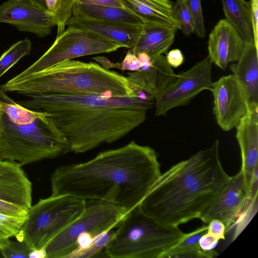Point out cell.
<instances>
[{"label": "cell", "instance_id": "obj_28", "mask_svg": "<svg viewBox=\"0 0 258 258\" xmlns=\"http://www.w3.org/2000/svg\"><path fill=\"white\" fill-rule=\"evenodd\" d=\"M25 217L12 216L0 213V249L10 237L15 236L19 233Z\"/></svg>", "mask_w": 258, "mask_h": 258}, {"label": "cell", "instance_id": "obj_1", "mask_svg": "<svg viewBox=\"0 0 258 258\" xmlns=\"http://www.w3.org/2000/svg\"><path fill=\"white\" fill-rule=\"evenodd\" d=\"M161 174L155 151L132 141L87 162L57 167L50 177L51 196L104 201L128 212L141 203Z\"/></svg>", "mask_w": 258, "mask_h": 258}, {"label": "cell", "instance_id": "obj_18", "mask_svg": "<svg viewBox=\"0 0 258 258\" xmlns=\"http://www.w3.org/2000/svg\"><path fill=\"white\" fill-rule=\"evenodd\" d=\"M127 74L126 79L133 90L143 91L154 99L174 81L176 76L163 54L153 59L147 69Z\"/></svg>", "mask_w": 258, "mask_h": 258}, {"label": "cell", "instance_id": "obj_20", "mask_svg": "<svg viewBox=\"0 0 258 258\" xmlns=\"http://www.w3.org/2000/svg\"><path fill=\"white\" fill-rule=\"evenodd\" d=\"M178 27L175 25L144 24L137 42L131 50L137 55L145 52L151 60L167 52Z\"/></svg>", "mask_w": 258, "mask_h": 258}, {"label": "cell", "instance_id": "obj_27", "mask_svg": "<svg viewBox=\"0 0 258 258\" xmlns=\"http://www.w3.org/2000/svg\"><path fill=\"white\" fill-rule=\"evenodd\" d=\"M172 15L184 35L187 36L194 32V25L185 0H177L173 3Z\"/></svg>", "mask_w": 258, "mask_h": 258}, {"label": "cell", "instance_id": "obj_30", "mask_svg": "<svg viewBox=\"0 0 258 258\" xmlns=\"http://www.w3.org/2000/svg\"><path fill=\"white\" fill-rule=\"evenodd\" d=\"M115 231L112 229L101 233L95 236L91 246L87 249L79 253L76 258L94 257L98 256L100 252L104 248L112 238Z\"/></svg>", "mask_w": 258, "mask_h": 258}, {"label": "cell", "instance_id": "obj_38", "mask_svg": "<svg viewBox=\"0 0 258 258\" xmlns=\"http://www.w3.org/2000/svg\"><path fill=\"white\" fill-rule=\"evenodd\" d=\"M81 4L100 5L123 8L119 0H75Z\"/></svg>", "mask_w": 258, "mask_h": 258}, {"label": "cell", "instance_id": "obj_16", "mask_svg": "<svg viewBox=\"0 0 258 258\" xmlns=\"http://www.w3.org/2000/svg\"><path fill=\"white\" fill-rule=\"evenodd\" d=\"M32 183L18 162L0 159V200L29 209Z\"/></svg>", "mask_w": 258, "mask_h": 258}, {"label": "cell", "instance_id": "obj_23", "mask_svg": "<svg viewBox=\"0 0 258 258\" xmlns=\"http://www.w3.org/2000/svg\"><path fill=\"white\" fill-rule=\"evenodd\" d=\"M227 19L238 31L244 42L254 43L250 2L221 0Z\"/></svg>", "mask_w": 258, "mask_h": 258}, {"label": "cell", "instance_id": "obj_22", "mask_svg": "<svg viewBox=\"0 0 258 258\" xmlns=\"http://www.w3.org/2000/svg\"><path fill=\"white\" fill-rule=\"evenodd\" d=\"M73 16L142 26L143 22L123 8L75 2Z\"/></svg>", "mask_w": 258, "mask_h": 258}, {"label": "cell", "instance_id": "obj_33", "mask_svg": "<svg viewBox=\"0 0 258 258\" xmlns=\"http://www.w3.org/2000/svg\"><path fill=\"white\" fill-rule=\"evenodd\" d=\"M28 209L0 200V213L15 217H25Z\"/></svg>", "mask_w": 258, "mask_h": 258}, {"label": "cell", "instance_id": "obj_15", "mask_svg": "<svg viewBox=\"0 0 258 258\" xmlns=\"http://www.w3.org/2000/svg\"><path fill=\"white\" fill-rule=\"evenodd\" d=\"M258 108H248L247 113L236 126V138L241 159V171L247 193L251 179L258 166Z\"/></svg>", "mask_w": 258, "mask_h": 258}, {"label": "cell", "instance_id": "obj_32", "mask_svg": "<svg viewBox=\"0 0 258 258\" xmlns=\"http://www.w3.org/2000/svg\"><path fill=\"white\" fill-rule=\"evenodd\" d=\"M30 250L25 242L17 240L12 241L9 239L0 249L2 254L5 258H28Z\"/></svg>", "mask_w": 258, "mask_h": 258}, {"label": "cell", "instance_id": "obj_37", "mask_svg": "<svg viewBox=\"0 0 258 258\" xmlns=\"http://www.w3.org/2000/svg\"><path fill=\"white\" fill-rule=\"evenodd\" d=\"M254 44L258 48V0L250 1Z\"/></svg>", "mask_w": 258, "mask_h": 258}, {"label": "cell", "instance_id": "obj_34", "mask_svg": "<svg viewBox=\"0 0 258 258\" xmlns=\"http://www.w3.org/2000/svg\"><path fill=\"white\" fill-rule=\"evenodd\" d=\"M226 228L224 224L220 220L213 219L208 225V233L214 236L219 240L225 239Z\"/></svg>", "mask_w": 258, "mask_h": 258}, {"label": "cell", "instance_id": "obj_5", "mask_svg": "<svg viewBox=\"0 0 258 258\" xmlns=\"http://www.w3.org/2000/svg\"><path fill=\"white\" fill-rule=\"evenodd\" d=\"M5 92L89 94L110 97L134 96L140 91L126 77L95 62L68 59L16 83L1 85Z\"/></svg>", "mask_w": 258, "mask_h": 258}, {"label": "cell", "instance_id": "obj_35", "mask_svg": "<svg viewBox=\"0 0 258 258\" xmlns=\"http://www.w3.org/2000/svg\"><path fill=\"white\" fill-rule=\"evenodd\" d=\"M166 59L168 64L172 68H177L181 66L184 61L182 52L178 49H174L168 52Z\"/></svg>", "mask_w": 258, "mask_h": 258}, {"label": "cell", "instance_id": "obj_40", "mask_svg": "<svg viewBox=\"0 0 258 258\" xmlns=\"http://www.w3.org/2000/svg\"><path fill=\"white\" fill-rule=\"evenodd\" d=\"M141 63L149 62L152 61L151 57L145 52H140L137 55Z\"/></svg>", "mask_w": 258, "mask_h": 258}, {"label": "cell", "instance_id": "obj_6", "mask_svg": "<svg viewBox=\"0 0 258 258\" xmlns=\"http://www.w3.org/2000/svg\"><path fill=\"white\" fill-rule=\"evenodd\" d=\"M104 248L111 258H161L183 237L178 227L145 213L140 204L126 213Z\"/></svg>", "mask_w": 258, "mask_h": 258}, {"label": "cell", "instance_id": "obj_12", "mask_svg": "<svg viewBox=\"0 0 258 258\" xmlns=\"http://www.w3.org/2000/svg\"><path fill=\"white\" fill-rule=\"evenodd\" d=\"M0 22L39 38L48 35L55 26L51 15L29 0H7L0 5Z\"/></svg>", "mask_w": 258, "mask_h": 258}, {"label": "cell", "instance_id": "obj_36", "mask_svg": "<svg viewBox=\"0 0 258 258\" xmlns=\"http://www.w3.org/2000/svg\"><path fill=\"white\" fill-rule=\"evenodd\" d=\"M219 240L214 236L206 233L199 240L200 248L205 251L213 250L216 247Z\"/></svg>", "mask_w": 258, "mask_h": 258}, {"label": "cell", "instance_id": "obj_8", "mask_svg": "<svg viewBox=\"0 0 258 258\" xmlns=\"http://www.w3.org/2000/svg\"><path fill=\"white\" fill-rule=\"evenodd\" d=\"M127 212L110 202L87 200L83 213L45 247L46 258H67L77 248V240L84 233L95 237L117 228Z\"/></svg>", "mask_w": 258, "mask_h": 258}, {"label": "cell", "instance_id": "obj_4", "mask_svg": "<svg viewBox=\"0 0 258 258\" xmlns=\"http://www.w3.org/2000/svg\"><path fill=\"white\" fill-rule=\"evenodd\" d=\"M70 152L68 141L50 115L14 101L0 89V159L22 166Z\"/></svg>", "mask_w": 258, "mask_h": 258}, {"label": "cell", "instance_id": "obj_29", "mask_svg": "<svg viewBox=\"0 0 258 258\" xmlns=\"http://www.w3.org/2000/svg\"><path fill=\"white\" fill-rule=\"evenodd\" d=\"M99 62L106 69L117 68L122 71H138L141 65V62L137 56L132 50L127 52L123 61L120 63L111 62L107 58L103 56H101L99 58Z\"/></svg>", "mask_w": 258, "mask_h": 258}, {"label": "cell", "instance_id": "obj_7", "mask_svg": "<svg viewBox=\"0 0 258 258\" xmlns=\"http://www.w3.org/2000/svg\"><path fill=\"white\" fill-rule=\"evenodd\" d=\"M86 200L70 195L40 199L27 211L17 240L30 250L44 248L49 241L83 213Z\"/></svg>", "mask_w": 258, "mask_h": 258}, {"label": "cell", "instance_id": "obj_25", "mask_svg": "<svg viewBox=\"0 0 258 258\" xmlns=\"http://www.w3.org/2000/svg\"><path fill=\"white\" fill-rule=\"evenodd\" d=\"M47 12L57 26V36L64 30L68 20L73 16L75 0H45Z\"/></svg>", "mask_w": 258, "mask_h": 258}, {"label": "cell", "instance_id": "obj_26", "mask_svg": "<svg viewBox=\"0 0 258 258\" xmlns=\"http://www.w3.org/2000/svg\"><path fill=\"white\" fill-rule=\"evenodd\" d=\"M32 43L28 38L13 44L0 57V78L23 57L28 55Z\"/></svg>", "mask_w": 258, "mask_h": 258}, {"label": "cell", "instance_id": "obj_39", "mask_svg": "<svg viewBox=\"0 0 258 258\" xmlns=\"http://www.w3.org/2000/svg\"><path fill=\"white\" fill-rule=\"evenodd\" d=\"M29 258H44L46 257L45 248L41 249L31 250L29 255Z\"/></svg>", "mask_w": 258, "mask_h": 258}, {"label": "cell", "instance_id": "obj_11", "mask_svg": "<svg viewBox=\"0 0 258 258\" xmlns=\"http://www.w3.org/2000/svg\"><path fill=\"white\" fill-rule=\"evenodd\" d=\"M213 113L217 124L224 131L236 127L247 113L248 104L245 92L233 74L213 82Z\"/></svg>", "mask_w": 258, "mask_h": 258}, {"label": "cell", "instance_id": "obj_21", "mask_svg": "<svg viewBox=\"0 0 258 258\" xmlns=\"http://www.w3.org/2000/svg\"><path fill=\"white\" fill-rule=\"evenodd\" d=\"M123 8L140 18L144 24L175 25L170 0H119Z\"/></svg>", "mask_w": 258, "mask_h": 258}, {"label": "cell", "instance_id": "obj_41", "mask_svg": "<svg viewBox=\"0 0 258 258\" xmlns=\"http://www.w3.org/2000/svg\"><path fill=\"white\" fill-rule=\"evenodd\" d=\"M32 2L33 4L41 8L43 10H46V7L45 5V0H29Z\"/></svg>", "mask_w": 258, "mask_h": 258}, {"label": "cell", "instance_id": "obj_10", "mask_svg": "<svg viewBox=\"0 0 258 258\" xmlns=\"http://www.w3.org/2000/svg\"><path fill=\"white\" fill-rule=\"evenodd\" d=\"M212 64L208 56L176 75L174 81L155 99V115H166L169 110L187 104L201 92L210 90L213 83Z\"/></svg>", "mask_w": 258, "mask_h": 258}, {"label": "cell", "instance_id": "obj_14", "mask_svg": "<svg viewBox=\"0 0 258 258\" xmlns=\"http://www.w3.org/2000/svg\"><path fill=\"white\" fill-rule=\"evenodd\" d=\"M208 44V56L222 70L239 59L244 46L241 35L227 19L217 23L209 35Z\"/></svg>", "mask_w": 258, "mask_h": 258}, {"label": "cell", "instance_id": "obj_17", "mask_svg": "<svg viewBox=\"0 0 258 258\" xmlns=\"http://www.w3.org/2000/svg\"><path fill=\"white\" fill-rule=\"evenodd\" d=\"M68 27H73L97 34L121 47L130 48L136 45L142 26L101 21L85 17L72 16L67 21Z\"/></svg>", "mask_w": 258, "mask_h": 258}, {"label": "cell", "instance_id": "obj_9", "mask_svg": "<svg viewBox=\"0 0 258 258\" xmlns=\"http://www.w3.org/2000/svg\"><path fill=\"white\" fill-rule=\"evenodd\" d=\"M121 47L97 34L68 27L49 48L35 62L9 81L19 82L68 59L88 55L115 51Z\"/></svg>", "mask_w": 258, "mask_h": 258}, {"label": "cell", "instance_id": "obj_31", "mask_svg": "<svg viewBox=\"0 0 258 258\" xmlns=\"http://www.w3.org/2000/svg\"><path fill=\"white\" fill-rule=\"evenodd\" d=\"M194 25V32L199 37L203 38L206 30L201 7V0H185Z\"/></svg>", "mask_w": 258, "mask_h": 258}, {"label": "cell", "instance_id": "obj_19", "mask_svg": "<svg viewBox=\"0 0 258 258\" xmlns=\"http://www.w3.org/2000/svg\"><path fill=\"white\" fill-rule=\"evenodd\" d=\"M236 61L229 69L245 92L248 107H258V48L254 43L244 42Z\"/></svg>", "mask_w": 258, "mask_h": 258}, {"label": "cell", "instance_id": "obj_3", "mask_svg": "<svg viewBox=\"0 0 258 258\" xmlns=\"http://www.w3.org/2000/svg\"><path fill=\"white\" fill-rule=\"evenodd\" d=\"M219 147L217 139L161 173L140 203L143 211L173 226L200 219L230 177L222 165Z\"/></svg>", "mask_w": 258, "mask_h": 258}, {"label": "cell", "instance_id": "obj_24", "mask_svg": "<svg viewBox=\"0 0 258 258\" xmlns=\"http://www.w3.org/2000/svg\"><path fill=\"white\" fill-rule=\"evenodd\" d=\"M207 229L208 226L204 225L191 232L185 233L183 238L167 251L161 258H212L217 256L218 253L214 250L205 251L199 245V240L207 232Z\"/></svg>", "mask_w": 258, "mask_h": 258}, {"label": "cell", "instance_id": "obj_2", "mask_svg": "<svg viewBox=\"0 0 258 258\" xmlns=\"http://www.w3.org/2000/svg\"><path fill=\"white\" fill-rule=\"evenodd\" d=\"M19 101L28 109L48 113L66 136L70 152L84 153L112 143L143 123L155 104L140 91L134 96L110 97L89 94L27 93Z\"/></svg>", "mask_w": 258, "mask_h": 258}, {"label": "cell", "instance_id": "obj_13", "mask_svg": "<svg viewBox=\"0 0 258 258\" xmlns=\"http://www.w3.org/2000/svg\"><path fill=\"white\" fill-rule=\"evenodd\" d=\"M243 174L240 171L230 176L228 181L215 198L210 207L200 219L208 224L213 219L221 221L226 232L237 220L246 200Z\"/></svg>", "mask_w": 258, "mask_h": 258}]
</instances>
